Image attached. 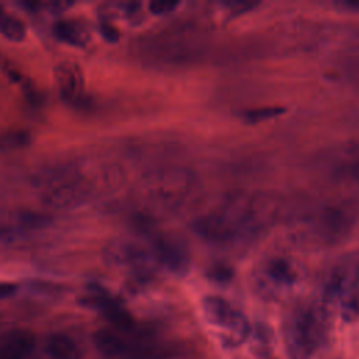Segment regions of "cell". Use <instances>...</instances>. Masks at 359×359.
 I'll return each mask as SVG.
<instances>
[{"instance_id": "11", "label": "cell", "mask_w": 359, "mask_h": 359, "mask_svg": "<svg viewBox=\"0 0 359 359\" xmlns=\"http://www.w3.org/2000/svg\"><path fill=\"white\" fill-rule=\"evenodd\" d=\"M35 346L29 330H13L0 338V359H27Z\"/></svg>"}, {"instance_id": "12", "label": "cell", "mask_w": 359, "mask_h": 359, "mask_svg": "<svg viewBox=\"0 0 359 359\" xmlns=\"http://www.w3.org/2000/svg\"><path fill=\"white\" fill-rule=\"evenodd\" d=\"M55 36L72 46H86L91 38L87 27L76 20H60L53 25Z\"/></svg>"}, {"instance_id": "19", "label": "cell", "mask_w": 359, "mask_h": 359, "mask_svg": "<svg viewBox=\"0 0 359 359\" xmlns=\"http://www.w3.org/2000/svg\"><path fill=\"white\" fill-rule=\"evenodd\" d=\"M339 175L351 184L359 187V158L344 164L339 168Z\"/></svg>"}, {"instance_id": "17", "label": "cell", "mask_w": 359, "mask_h": 359, "mask_svg": "<svg viewBox=\"0 0 359 359\" xmlns=\"http://www.w3.org/2000/svg\"><path fill=\"white\" fill-rule=\"evenodd\" d=\"M283 112V108L278 107H261V108H254L248 109L244 112V118L248 122H262L266 119H271L279 114Z\"/></svg>"}, {"instance_id": "7", "label": "cell", "mask_w": 359, "mask_h": 359, "mask_svg": "<svg viewBox=\"0 0 359 359\" xmlns=\"http://www.w3.org/2000/svg\"><path fill=\"white\" fill-rule=\"evenodd\" d=\"M359 285V251L344 257L331 269L324 286V306H337L341 297Z\"/></svg>"}, {"instance_id": "18", "label": "cell", "mask_w": 359, "mask_h": 359, "mask_svg": "<svg viewBox=\"0 0 359 359\" xmlns=\"http://www.w3.org/2000/svg\"><path fill=\"white\" fill-rule=\"evenodd\" d=\"M24 231L17 220V216L10 222H0V241L10 240L15 236H21Z\"/></svg>"}, {"instance_id": "4", "label": "cell", "mask_w": 359, "mask_h": 359, "mask_svg": "<svg viewBox=\"0 0 359 359\" xmlns=\"http://www.w3.org/2000/svg\"><path fill=\"white\" fill-rule=\"evenodd\" d=\"M356 223V212L344 203L321 205L300 220V230L311 241L332 245L342 241Z\"/></svg>"}, {"instance_id": "20", "label": "cell", "mask_w": 359, "mask_h": 359, "mask_svg": "<svg viewBox=\"0 0 359 359\" xmlns=\"http://www.w3.org/2000/svg\"><path fill=\"white\" fill-rule=\"evenodd\" d=\"M177 6H178V3H174V1H153L149 4V8L153 14L163 15V14H168V13L174 11V8Z\"/></svg>"}, {"instance_id": "21", "label": "cell", "mask_w": 359, "mask_h": 359, "mask_svg": "<svg viewBox=\"0 0 359 359\" xmlns=\"http://www.w3.org/2000/svg\"><path fill=\"white\" fill-rule=\"evenodd\" d=\"M100 29H101V34L102 36L109 41V42H116L118 38H119V32L118 29L112 25V24H108V22H102L100 25Z\"/></svg>"}, {"instance_id": "5", "label": "cell", "mask_w": 359, "mask_h": 359, "mask_svg": "<svg viewBox=\"0 0 359 359\" xmlns=\"http://www.w3.org/2000/svg\"><path fill=\"white\" fill-rule=\"evenodd\" d=\"M303 269L297 259L287 255H269L261 259L252 272L255 289L265 297H280L290 293L302 280Z\"/></svg>"}, {"instance_id": "15", "label": "cell", "mask_w": 359, "mask_h": 359, "mask_svg": "<svg viewBox=\"0 0 359 359\" xmlns=\"http://www.w3.org/2000/svg\"><path fill=\"white\" fill-rule=\"evenodd\" d=\"M31 133L22 129H8L0 133V151H15L31 144Z\"/></svg>"}, {"instance_id": "8", "label": "cell", "mask_w": 359, "mask_h": 359, "mask_svg": "<svg viewBox=\"0 0 359 359\" xmlns=\"http://www.w3.org/2000/svg\"><path fill=\"white\" fill-rule=\"evenodd\" d=\"M125 331L98 330L94 335V344L98 352L107 359H140L147 349L137 341L128 338Z\"/></svg>"}, {"instance_id": "23", "label": "cell", "mask_w": 359, "mask_h": 359, "mask_svg": "<svg viewBox=\"0 0 359 359\" xmlns=\"http://www.w3.org/2000/svg\"><path fill=\"white\" fill-rule=\"evenodd\" d=\"M18 290V285L13 282H0V300L14 296Z\"/></svg>"}, {"instance_id": "9", "label": "cell", "mask_w": 359, "mask_h": 359, "mask_svg": "<svg viewBox=\"0 0 359 359\" xmlns=\"http://www.w3.org/2000/svg\"><path fill=\"white\" fill-rule=\"evenodd\" d=\"M104 259L115 266H143L156 261L151 245L147 248L128 238H115L107 244Z\"/></svg>"}, {"instance_id": "22", "label": "cell", "mask_w": 359, "mask_h": 359, "mask_svg": "<svg viewBox=\"0 0 359 359\" xmlns=\"http://www.w3.org/2000/svg\"><path fill=\"white\" fill-rule=\"evenodd\" d=\"M337 8H339L344 13H351V14H359V0H345V1H338L334 4Z\"/></svg>"}, {"instance_id": "16", "label": "cell", "mask_w": 359, "mask_h": 359, "mask_svg": "<svg viewBox=\"0 0 359 359\" xmlns=\"http://www.w3.org/2000/svg\"><path fill=\"white\" fill-rule=\"evenodd\" d=\"M344 321L355 323L359 320V285L348 290L337 304Z\"/></svg>"}, {"instance_id": "10", "label": "cell", "mask_w": 359, "mask_h": 359, "mask_svg": "<svg viewBox=\"0 0 359 359\" xmlns=\"http://www.w3.org/2000/svg\"><path fill=\"white\" fill-rule=\"evenodd\" d=\"M53 79L60 98L66 102H77L84 94V74L81 67L72 62L63 60L55 66Z\"/></svg>"}, {"instance_id": "13", "label": "cell", "mask_w": 359, "mask_h": 359, "mask_svg": "<svg viewBox=\"0 0 359 359\" xmlns=\"http://www.w3.org/2000/svg\"><path fill=\"white\" fill-rule=\"evenodd\" d=\"M45 348L49 359H79V348L66 334H52Z\"/></svg>"}, {"instance_id": "6", "label": "cell", "mask_w": 359, "mask_h": 359, "mask_svg": "<svg viewBox=\"0 0 359 359\" xmlns=\"http://www.w3.org/2000/svg\"><path fill=\"white\" fill-rule=\"evenodd\" d=\"M202 313L206 323L216 331L219 339L227 346H238L250 334V323L244 313L220 296H205Z\"/></svg>"}, {"instance_id": "3", "label": "cell", "mask_w": 359, "mask_h": 359, "mask_svg": "<svg viewBox=\"0 0 359 359\" xmlns=\"http://www.w3.org/2000/svg\"><path fill=\"white\" fill-rule=\"evenodd\" d=\"M196 189L195 174L185 167H164L147 178L146 201L149 206L161 212H171L182 206Z\"/></svg>"}, {"instance_id": "2", "label": "cell", "mask_w": 359, "mask_h": 359, "mask_svg": "<svg viewBox=\"0 0 359 359\" xmlns=\"http://www.w3.org/2000/svg\"><path fill=\"white\" fill-rule=\"evenodd\" d=\"M328 313L324 304H302L283 323V341L290 359H310L324 344Z\"/></svg>"}, {"instance_id": "14", "label": "cell", "mask_w": 359, "mask_h": 359, "mask_svg": "<svg viewBox=\"0 0 359 359\" xmlns=\"http://www.w3.org/2000/svg\"><path fill=\"white\" fill-rule=\"evenodd\" d=\"M0 32L13 42H21L27 35V27L18 17L0 8Z\"/></svg>"}, {"instance_id": "1", "label": "cell", "mask_w": 359, "mask_h": 359, "mask_svg": "<svg viewBox=\"0 0 359 359\" xmlns=\"http://www.w3.org/2000/svg\"><path fill=\"white\" fill-rule=\"evenodd\" d=\"M275 217V205L264 196L231 194L192 220V230L219 245L241 243L257 236Z\"/></svg>"}]
</instances>
